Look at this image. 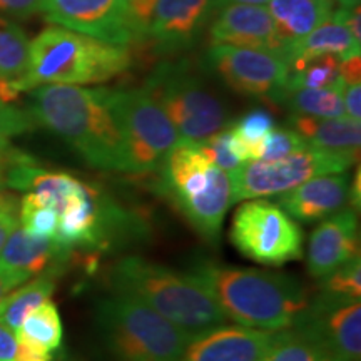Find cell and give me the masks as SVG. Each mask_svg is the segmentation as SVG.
<instances>
[{"label": "cell", "mask_w": 361, "mask_h": 361, "mask_svg": "<svg viewBox=\"0 0 361 361\" xmlns=\"http://www.w3.org/2000/svg\"><path fill=\"white\" fill-rule=\"evenodd\" d=\"M35 123L62 137L89 166L130 173V161L107 89L45 84L30 92Z\"/></svg>", "instance_id": "obj_1"}, {"label": "cell", "mask_w": 361, "mask_h": 361, "mask_svg": "<svg viewBox=\"0 0 361 361\" xmlns=\"http://www.w3.org/2000/svg\"><path fill=\"white\" fill-rule=\"evenodd\" d=\"M191 273L211 293L228 319L241 326L279 331L291 326L310 303L296 276L276 271L202 261Z\"/></svg>", "instance_id": "obj_2"}, {"label": "cell", "mask_w": 361, "mask_h": 361, "mask_svg": "<svg viewBox=\"0 0 361 361\" xmlns=\"http://www.w3.org/2000/svg\"><path fill=\"white\" fill-rule=\"evenodd\" d=\"M109 281L114 293L141 301L192 336L228 322L192 273H178L139 256H128L112 266Z\"/></svg>", "instance_id": "obj_3"}, {"label": "cell", "mask_w": 361, "mask_h": 361, "mask_svg": "<svg viewBox=\"0 0 361 361\" xmlns=\"http://www.w3.org/2000/svg\"><path fill=\"white\" fill-rule=\"evenodd\" d=\"M129 66L130 52L124 45L52 25L30 42L29 69L16 90L24 92L45 84H102L123 74Z\"/></svg>", "instance_id": "obj_4"}, {"label": "cell", "mask_w": 361, "mask_h": 361, "mask_svg": "<svg viewBox=\"0 0 361 361\" xmlns=\"http://www.w3.org/2000/svg\"><path fill=\"white\" fill-rule=\"evenodd\" d=\"M157 171L159 192L178 207L194 231L218 245L224 216L233 206L229 174L209 161L200 142L183 137Z\"/></svg>", "instance_id": "obj_5"}, {"label": "cell", "mask_w": 361, "mask_h": 361, "mask_svg": "<svg viewBox=\"0 0 361 361\" xmlns=\"http://www.w3.org/2000/svg\"><path fill=\"white\" fill-rule=\"evenodd\" d=\"M104 348L116 361H179L192 335L134 298L112 293L96 311Z\"/></svg>", "instance_id": "obj_6"}, {"label": "cell", "mask_w": 361, "mask_h": 361, "mask_svg": "<svg viewBox=\"0 0 361 361\" xmlns=\"http://www.w3.org/2000/svg\"><path fill=\"white\" fill-rule=\"evenodd\" d=\"M188 141L200 142L228 126V111L188 62H164L142 87Z\"/></svg>", "instance_id": "obj_7"}, {"label": "cell", "mask_w": 361, "mask_h": 361, "mask_svg": "<svg viewBox=\"0 0 361 361\" xmlns=\"http://www.w3.org/2000/svg\"><path fill=\"white\" fill-rule=\"evenodd\" d=\"M107 97L123 133L130 173H154L180 141L179 133L144 89H107Z\"/></svg>", "instance_id": "obj_8"}, {"label": "cell", "mask_w": 361, "mask_h": 361, "mask_svg": "<svg viewBox=\"0 0 361 361\" xmlns=\"http://www.w3.org/2000/svg\"><path fill=\"white\" fill-rule=\"evenodd\" d=\"M358 162L353 152L306 147L295 154L274 161H247L229 174L233 204L239 201L276 196L323 174L345 173Z\"/></svg>", "instance_id": "obj_9"}, {"label": "cell", "mask_w": 361, "mask_h": 361, "mask_svg": "<svg viewBox=\"0 0 361 361\" xmlns=\"http://www.w3.org/2000/svg\"><path fill=\"white\" fill-rule=\"evenodd\" d=\"M233 246L246 258L266 266H283L303 258L305 234L273 201L247 200L231 224Z\"/></svg>", "instance_id": "obj_10"}, {"label": "cell", "mask_w": 361, "mask_h": 361, "mask_svg": "<svg viewBox=\"0 0 361 361\" xmlns=\"http://www.w3.org/2000/svg\"><path fill=\"white\" fill-rule=\"evenodd\" d=\"M207 67L241 96L276 101L286 87L290 66L279 54L218 44L206 56Z\"/></svg>", "instance_id": "obj_11"}, {"label": "cell", "mask_w": 361, "mask_h": 361, "mask_svg": "<svg viewBox=\"0 0 361 361\" xmlns=\"http://www.w3.org/2000/svg\"><path fill=\"white\" fill-rule=\"evenodd\" d=\"M44 16L51 24L124 45L141 40L129 0H45Z\"/></svg>", "instance_id": "obj_12"}, {"label": "cell", "mask_w": 361, "mask_h": 361, "mask_svg": "<svg viewBox=\"0 0 361 361\" xmlns=\"http://www.w3.org/2000/svg\"><path fill=\"white\" fill-rule=\"evenodd\" d=\"M293 324L313 335L338 361H360V301L345 300L322 291L298 314Z\"/></svg>", "instance_id": "obj_13"}, {"label": "cell", "mask_w": 361, "mask_h": 361, "mask_svg": "<svg viewBox=\"0 0 361 361\" xmlns=\"http://www.w3.org/2000/svg\"><path fill=\"white\" fill-rule=\"evenodd\" d=\"M213 8V0H156L142 39H151L161 52L191 47L206 27Z\"/></svg>", "instance_id": "obj_14"}, {"label": "cell", "mask_w": 361, "mask_h": 361, "mask_svg": "<svg viewBox=\"0 0 361 361\" xmlns=\"http://www.w3.org/2000/svg\"><path fill=\"white\" fill-rule=\"evenodd\" d=\"M355 256H360L358 216L353 207H343L328 216L311 234L306 258L310 276L326 278Z\"/></svg>", "instance_id": "obj_15"}, {"label": "cell", "mask_w": 361, "mask_h": 361, "mask_svg": "<svg viewBox=\"0 0 361 361\" xmlns=\"http://www.w3.org/2000/svg\"><path fill=\"white\" fill-rule=\"evenodd\" d=\"M209 37L213 45H236L283 56L276 27L264 6H224L209 27Z\"/></svg>", "instance_id": "obj_16"}, {"label": "cell", "mask_w": 361, "mask_h": 361, "mask_svg": "<svg viewBox=\"0 0 361 361\" xmlns=\"http://www.w3.org/2000/svg\"><path fill=\"white\" fill-rule=\"evenodd\" d=\"M273 336L266 329L219 324L194 336L179 361H261Z\"/></svg>", "instance_id": "obj_17"}, {"label": "cell", "mask_w": 361, "mask_h": 361, "mask_svg": "<svg viewBox=\"0 0 361 361\" xmlns=\"http://www.w3.org/2000/svg\"><path fill=\"white\" fill-rule=\"evenodd\" d=\"M350 176L323 174L279 194L276 204L300 223H316L338 213L350 201Z\"/></svg>", "instance_id": "obj_18"}, {"label": "cell", "mask_w": 361, "mask_h": 361, "mask_svg": "<svg viewBox=\"0 0 361 361\" xmlns=\"http://www.w3.org/2000/svg\"><path fill=\"white\" fill-rule=\"evenodd\" d=\"M268 12L276 27L283 57L323 22L331 19L333 0H269Z\"/></svg>", "instance_id": "obj_19"}, {"label": "cell", "mask_w": 361, "mask_h": 361, "mask_svg": "<svg viewBox=\"0 0 361 361\" xmlns=\"http://www.w3.org/2000/svg\"><path fill=\"white\" fill-rule=\"evenodd\" d=\"M69 247L62 246L52 238H40L29 234L19 224L7 238L0 251V264L24 271L30 274H40L54 263H61L71 255Z\"/></svg>", "instance_id": "obj_20"}, {"label": "cell", "mask_w": 361, "mask_h": 361, "mask_svg": "<svg viewBox=\"0 0 361 361\" xmlns=\"http://www.w3.org/2000/svg\"><path fill=\"white\" fill-rule=\"evenodd\" d=\"M290 124L311 147L360 154L361 123L351 117H313L293 114Z\"/></svg>", "instance_id": "obj_21"}, {"label": "cell", "mask_w": 361, "mask_h": 361, "mask_svg": "<svg viewBox=\"0 0 361 361\" xmlns=\"http://www.w3.org/2000/svg\"><path fill=\"white\" fill-rule=\"evenodd\" d=\"M361 51V42L356 40L345 24L333 13L331 19L323 22L316 27L313 32H310L303 40H300L290 52L284 56L290 69L311 61L314 57L322 56H336L348 59L356 56Z\"/></svg>", "instance_id": "obj_22"}, {"label": "cell", "mask_w": 361, "mask_h": 361, "mask_svg": "<svg viewBox=\"0 0 361 361\" xmlns=\"http://www.w3.org/2000/svg\"><path fill=\"white\" fill-rule=\"evenodd\" d=\"M54 290H56V269L40 274L24 286L20 284L0 301V324L16 335L25 316L44 301L51 300Z\"/></svg>", "instance_id": "obj_23"}, {"label": "cell", "mask_w": 361, "mask_h": 361, "mask_svg": "<svg viewBox=\"0 0 361 361\" xmlns=\"http://www.w3.org/2000/svg\"><path fill=\"white\" fill-rule=\"evenodd\" d=\"M261 361H338L313 335L298 324L274 331Z\"/></svg>", "instance_id": "obj_24"}, {"label": "cell", "mask_w": 361, "mask_h": 361, "mask_svg": "<svg viewBox=\"0 0 361 361\" xmlns=\"http://www.w3.org/2000/svg\"><path fill=\"white\" fill-rule=\"evenodd\" d=\"M276 128L273 116L264 109H252L239 117L236 123L229 126L231 147L238 159L245 164L247 161L261 159L264 139L269 130Z\"/></svg>", "instance_id": "obj_25"}, {"label": "cell", "mask_w": 361, "mask_h": 361, "mask_svg": "<svg viewBox=\"0 0 361 361\" xmlns=\"http://www.w3.org/2000/svg\"><path fill=\"white\" fill-rule=\"evenodd\" d=\"M343 89L345 84L323 89H284L278 102H284L293 111V114H303L313 117H343Z\"/></svg>", "instance_id": "obj_26"}, {"label": "cell", "mask_w": 361, "mask_h": 361, "mask_svg": "<svg viewBox=\"0 0 361 361\" xmlns=\"http://www.w3.org/2000/svg\"><path fill=\"white\" fill-rule=\"evenodd\" d=\"M62 335H64V329H62L61 316H59L57 306L51 300L44 301L42 305L30 311L16 331V338L19 341L30 343L49 353L61 348Z\"/></svg>", "instance_id": "obj_27"}, {"label": "cell", "mask_w": 361, "mask_h": 361, "mask_svg": "<svg viewBox=\"0 0 361 361\" xmlns=\"http://www.w3.org/2000/svg\"><path fill=\"white\" fill-rule=\"evenodd\" d=\"M30 40L13 22L0 17V79L16 85L25 78L29 69Z\"/></svg>", "instance_id": "obj_28"}, {"label": "cell", "mask_w": 361, "mask_h": 361, "mask_svg": "<svg viewBox=\"0 0 361 361\" xmlns=\"http://www.w3.org/2000/svg\"><path fill=\"white\" fill-rule=\"evenodd\" d=\"M341 59L336 56H322L293 67L284 89H323L343 84L340 79Z\"/></svg>", "instance_id": "obj_29"}, {"label": "cell", "mask_w": 361, "mask_h": 361, "mask_svg": "<svg viewBox=\"0 0 361 361\" xmlns=\"http://www.w3.org/2000/svg\"><path fill=\"white\" fill-rule=\"evenodd\" d=\"M19 223L29 234L40 238H56L59 214L37 192H27L19 206Z\"/></svg>", "instance_id": "obj_30"}, {"label": "cell", "mask_w": 361, "mask_h": 361, "mask_svg": "<svg viewBox=\"0 0 361 361\" xmlns=\"http://www.w3.org/2000/svg\"><path fill=\"white\" fill-rule=\"evenodd\" d=\"M322 291L328 295L360 301L361 296V259L355 256L326 278L322 279Z\"/></svg>", "instance_id": "obj_31"}, {"label": "cell", "mask_w": 361, "mask_h": 361, "mask_svg": "<svg viewBox=\"0 0 361 361\" xmlns=\"http://www.w3.org/2000/svg\"><path fill=\"white\" fill-rule=\"evenodd\" d=\"M200 147L204 154L209 157V161L213 164L218 166L228 174L234 173L243 166V162L238 159V156L234 154L231 147V134L229 129H221L218 133H214L209 137L200 141Z\"/></svg>", "instance_id": "obj_32"}, {"label": "cell", "mask_w": 361, "mask_h": 361, "mask_svg": "<svg viewBox=\"0 0 361 361\" xmlns=\"http://www.w3.org/2000/svg\"><path fill=\"white\" fill-rule=\"evenodd\" d=\"M306 147H310L308 142H306L295 129L273 128L264 139V147L261 159H283V157L295 154L298 151H303Z\"/></svg>", "instance_id": "obj_33"}, {"label": "cell", "mask_w": 361, "mask_h": 361, "mask_svg": "<svg viewBox=\"0 0 361 361\" xmlns=\"http://www.w3.org/2000/svg\"><path fill=\"white\" fill-rule=\"evenodd\" d=\"M35 119L29 111L19 109L11 102L0 101V139H11L35 129Z\"/></svg>", "instance_id": "obj_34"}, {"label": "cell", "mask_w": 361, "mask_h": 361, "mask_svg": "<svg viewBox=\"0 0 361 361\" xmlns=\"http://www.w3.org/2000/svg\"><path fill=\"white\" fill-rule=\"evenodd\" d=\"M44 6L45 0H0V13L17 19H29L35 13H42Z\"/></svg>", "instance_id": "obj_35"}, {"label": "cell", "mask_w": 361, "mask_h": 361, "mask_svg": "<svg viewBox=\"0 0 361 361\" xmlns=\"http://www.w3.org/2000/svg\"><path fill=\"white\" fill-rule=\"evenodd\" d=\"M22 164H34V159L13 147L7 139H0V176H6L12 168Z\"/></svg>", "instance_id": "obj_36"}, {"label": "cell", "mask_w": 361, "mask_h": 361, "mask_svg": "<svg viewBox=\"0 0 361 361\" xmlns=\"http://www.w3.org/2000/svg\"><path fill=\"white\" fill-rule=\"evenodd\" d=\"M32 278L30 274L24 273V271L8 268V266L0 264V301L6 298L8 293L19 288L20 284H24Z\"/></svg>", "instance_id": "obj_37"}, {"label": "cell", "mask_w": 361, "mask_h": 361, "mask_svg": "<svg viewBox=\"0 0 361 361\" xmlns=\"http://www.w3.org/2000/svg\"><path fill=\"white\" fill-rule=\"evenodd\" d=\"M343 104H345V116L361 123V82L345 85Z\"/></svg>", "instance_id": "obj_38"}, {"label": "cell", "mask_w": 361, "mask_h": 361, "mask_svg": "<svg viewBox=\"0 0 361 361\" xmlns=\"http://www.w3.org/2000/svg\"><path fill=\"white\" fill-rule=\"evenodd\" d=\"M130 11H133V16L135 19V24H137L139 30H141V39L144 37V32H146V27L149 24V19H151L152 8H154L156 0H129Z\"/></svg>", "instance_id": "obj_39"}, {"label": "cell", "mask_w": 361, "mask_h": 361, "mask_svg": "<svg viewBox=\"0 0 361 361\" xmlns=\"http://www.w3.org/2000/svg\"><path fill=\"white\" fill-rule=\"evenodd\" d=\"M19 224V209H17V206L0 209V251L6 245L7 238L11 236V233Z\"/></svg>", "instance_id": "obj_40"}, {"label": "cell", "mask_w": 361, "mask_h": 361, "mask_svg": "<svg viewBox=\"0 0 361 361\" xmlns=\"http://www.w3.org/2000/svg\"><path fill=\"white\" fill-rule=\"evenodd\" d=\"M340 79L343 84H358L361 82V56H351L343 59L340 64Z\"/></svg>", "instance_id": "obj_41"}, {"label": "cell", "mask_w": 361, "mask_h": 361, "mask_svg": "<svg viewBox=\"0 0 361 361\" xmlns=\"http://www.w3.org/2000/svg\"><path fill=\"white\" fill-rule=\"evenodd\" d=\"M13 361H52V353L30 343L17 340V351Z\"/></svg>", "instance_id": "obj_42"}, {"label": "cell", "mask_w": 361, "mask_h": 361, "mask_svg": "<svg viewBox=\"0 0 361 361\" xmlns=\"http://www.w3.org/2000/svg\"><path fill=\"white\" fill-rule=\"evenodd\" d=\"M17 351V338L11 329L0 324V361H13Z\"/></svg>", "instance_id": "obj_43"}, {"label": "cell", "mask_w": 361, "mask_h": 361, "mask_svg": "<svg viewBox=\"0 0 361 361\" xmlns=\"http://www.w3.org/2000/svg\"><path fill=\"white\" fill-rule=\"evenodd\" d=\"M19 94L20 92H17V90L12 87L11 82L0 79V101L13 102L17 97H19Z\"/></svg>", "instance_id": "obj_44"}, {"label": "cell", "mask_w": 361, "mask_h": 361, "mask_svg": "<svg viewBox=\"0 0 361 361\" xmlns=\"http://www.w3.org/2000/svg\"><path fill=\"white\" fill-rule=\"evenodd\" d=\"M214 7H224L229 4H247V6H266L269 0H213Z\"/></svg>", "instance_id": "obj_45"}, {"label": "cell", "mask_w": 361, "mask_h": 361, "mask_svg": "<svg viewBox=\"0 0 361 361\" xmlns=\"http://www.w3.org/2000/svg\"><path fill=\"white\" fill-rule=\"evenodd\" d=\"M13 206H17L16 200H12L11 196H6V194H0V209H6V207Z\"/></svg>", "instance_id": "obj_46"}, {"label": "cell", "mask_w": 361, "mask_h": 361, "mask_svg": "<svg viewBox=\"0 0 361 361\" xmlns=\"http://www.w3.org/2000/svg\"><path fill=\"white\" fill-rule=\"evenodd\" d=\"M335 2L340 4V7H355V6H360V0H335Z\"/></svg>", "instance_id": "obj_47"}]
</instances>
